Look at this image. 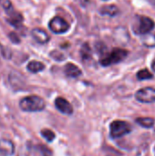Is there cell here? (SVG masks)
Masks as SVG:
<instances>
[{
    "instance_id": "cell-1",
    "label": "cell",
    "mask_w": 155,
    "mask_h": 156,
    "mask_svg": "<svg viewBox=\"0 0 155 156\" xmlns=\"http://www.w3.org/2000/svg\"><path fill=\"white\" fill-rule=\"evenodd\" d=\"M19 107L22 111L26 112H37L43 111L46 107V103L41 97L32 95L23 98L19 102Z\"/></svg>"
},
{
    "instance_id": "cell-2",
    "label": "cell",
    "mask_w": 155,
    "mask_h": 156,
    "mask_svg": "<svg viewBox=\"0 0 155 156\" xmlns=\"http://www.w3.org/2000/svg\"><path fill=\"white\" fill-rule=\"evenodd\" d=\"M129 52L126 49H122L120 48H116L114 49H112V51L108 54L106 57H104L103 58L100 59V64L103 67H108L113 64H117L120 63L121 61L124 60L126 58V57L128 56Z\"/></svg>"
},
{
    "instance_id": "cell-3",
    "label": "cell",
    "mask_w": 155,
    "mask_h": 156,
    "mask_svg": "<svg viewBox=\"0 0 155 156\" xmlns=\"http://www.w3.org/2000/svg\"><path fill=\"white\" fill-rule=\"evenodd\" d=\"M111 136L114 139L121 138L132 132L131 125L124 121H114L110 126Z\"/></svg>"
},
{
    "instance_id": "cell-4",
    "label": "cell",
    "mask_w": 155,
    "mask_h": 156,
    "mask_svg": "<svg viewBox=\"0 0 155 156\" xmlns=\"http://www.w3.org/2000/svg\"><path fill=\"white\" fill-rule=\"evenodd\" d=\"M154 21L145 16H138V27L134 28V32L139 35H145L151 33V31L154 28Z\"/></svg>"
},
{
    "instance_id": "cell-5",
    "label": "cell",
    "mask_w": 155,
    "mask_h": 156,
    "mask_svg": "<svg viewBox=\"0 0 155 156\" xmlns=\"http://www.w3.org/2000/svg\"><path fill=\"white\" fill-rule=\"evenodd\" d=\"M49 29L55 34H63L69 29V24L61 16H54L48 23Z\"/></svg>"
},
{
    "instance_id": "cell-6",
    "label": "cell",
    "mask_w": 155,
    "mask_h": 156,
    "mask_svg": "<svg viewBox=\"0 0 155 156\" xmlns=\"http://www.w3.org/2000/svg\"><path fill=\"white\" fill-rule=\"evenodd\" d=\"M135 98L142 103H153L155 101V89L146 87L135 93Z\"/></svg>"
},
{
    "instance_id": "cell-7",
    "label": "cell",
    "mask_w": 155,
    "mask_h": 156,
    "mask_svg": "<svg viewBox=\"0 0 155 156\" xmlns=\"http://www.w3.org/2000/svg\"><path fill=\"white\" fill-rule=\"evenodd\" d=\"M55 105L56 108L63 114H67V115H71L73 113V107L72 105L64 98L62 97H58L56 99L55 101Z\"/></svg>"
},
{
    "instance_id": "cell-8",
    "label": "cell",
    "mask_w": 155,
    "mask_h": 156,
    "mask_svg": "<svg viewBox=\"0 0 155 156\" xmlns=\"http://www.w3.org/2000/svg\"><path fill=\"white\" fill-rule=\"evenodd\" d=\"M5 12L7 14V22L10 25H12L15 27H18L22 24L24 17L19 12L14 10L13 7L11 9H9L8 11H5Z\"/></svg>"
},
{
    "instance_id": "cell-9",
    "label": "cell",
    "mask_w": 155,
    "mask_h": 156,
    "mask_svg": "<svg viewBox=\"0 0 155 156\" xmlns=\"http://www.w3.org/2000/svg\"><path fill=\"white\" fill-rule=\"evenodd\" d=\"M15 153L14 144L7 139L0 140V154L3 156H11Z\"/></svg>"
},
{
    "instance_id": "cell-10",
    "label": "cell",
    "mask_w": 155,
    "mask_h": 156,
    "mask_svg": "<svg viewBox=\"0 0 155 156\" xmlns=\"http://www.w3.org/2000/svg\"><path fill=\"white\" fill-rule=\"evenodd\" d=\"M32 37L39 44H46L49 41L50 37L48 34L41 28H34L31 31Z\"/></svg>"
},
{
    "instance_id": "cell-11",
    "label": "cell",
    "mask_w": 155,
    "mask_h": 156,
    "mask_svg": "<svg viewBox=\"0 0 155 156\" xmlns=\"http://www.w3.org/2000/svg\"><path fill=\"white\" fill-rule=\"evenodd\" d=\"M64 72L65 74L69 78H78L81 75V69L73 63H68L64 67Z\"/></svg>"
},
{
    "instance_id": "cell-12",
    "label": "cell",
    "mask_w": 155,
    "mask_h": 156,
    "mask_svg": "<svg viewBox=\"0 0 155 156\" xmlns=\"http://www.w3.org/2000/svg\"><path fill=\"white\" fill-rule=\"evenodd\" d=\"M100 12L101 15L104 16H116L120 10L119 8L114 5H103L101 6V8L100 9Z\"/></svg>"
},
{
    "instance_id": "cell-13",
    "label": "cell",
    "mask_w": 155,
    "mask_h": 156,
    "mask_svg": "<svg viewBox=\"0 0 155 156\" xmlns=\"http://www.w3.org/2000/svg\"><path fill=\"white\" fill-rule=\"evenodd\" d=\"M26 69L31 73H37V72H40L45 69V65L42 62H39L37 60H32L27 64Z\"/></svg>"
},
{
    "instance_id": "cell-14",
    "label": "cell",
    "mask_w": 155,
    "mask_h": 156,
    "mask_svg": "<svg viewBox=\"0 0 155 156\" xmlns=\"http://www.w3.org/2000/svg\"><path fill=\"white\" fill-rule=\"evenodd\" d=\"M135 122L142 127L143 128H146V129H149V128H152L153 125H154L155 122L154 119L153 118H137L135 120Z\"/></svg>"
},
{
    "instance_id": "cell-15",
    "label": "cell",
    "mask_w": 155,
    "mask_h": 156,
    "mask_svg": "<svg viewBox=\"0 0 155 156\" xmlns=\"http://www.w3.org/2000/svg\"><path fill=\"white\" fill-rule=\"evenodd\" d=\"M80 56L83 60H88L91 58V49L88 43H84L80 48Z\"/></svg>"
},
{
    "instance_id": "cell-16",
    "label": "cell",
    "mask_w": 155,
    "mask_h": 156,
    "mask_svg": "<svg viewBox=\"0 0 155 156\" xmlns=\"http://www.w3.org/2000/svg\"><path fill=\"white\" fill-rule=\"evenodd\" d=\"M143 43L144 46L148 48H154L155 47V35L153 34H145L143 37Z\"/></svg>"
},
{
    "instance_id": "cell-17",
    "label": "cell",
    "mask_w": 155,
    "mask_h": 156,
    "mask_svg": "<svg viewBox=\"0 0 155 156\" xmlns=\"http://www.w3.org/2000/svg\"><path fill=\"white\" fill-rule=\"evenodd\" d=\"M153 75L147 69H141L138 71L137 73V79L139 80H150V79H153Z\"/></svg>"
},
{
    "instance_id": "cell-18",
    "label": "cell",
    "mask_w": 155,
    "mask_h": 156,
    "mask_svg": "<svg viewBox=\"0 0 155 156\" xmlns=\"http://www.w3.org/2000/svg\"><path fill=\"white\" fill-rule=\"evenodd\" d=\"M41 135L43 138H45L48 142H52L55 139V133L48 129H45L41 131Z\"/></svg>"
},
{
    "instance_id": "cell-19",
    "label": "cell",
    "mask_w": 155,
    "mask_h": 156,
    "mask_svg": "<svg viewBox=\"0 0 155 156\" xmlns=\"http://www.w3.org/2000/svg\"><path fill=\"white\" fill-rule=\"evenodd\" d=\"M49 56H50L53 59H55V60H57V61H63V60L65 59V55H64L63 53L58 51V50H53V51H51V52L49 53Z\"/></svg>"
},
{
    "instance_id": "cell-20",
    "label": "cell",
    "mask_w": 155,
    "mask_h": 156,
    "mask_svg": "<svg viewBox=\"0 0 155 156\" xmlns=\"http://www.w3.org/2000/svg\"><path fill=\"white\" fill-rule=\"evenodd\" d=\"M38 147H39L40 153L42 154L43 156H52V152L48 147H47L45 145H39Z\"/></svg>"
},
{
    "instance_id": "cell-21",
    "label": "cell",
    "mask_w": 155,
    "mask_h": 156,
    "mask_svg": "<svg viewBox=\"0 0 155 156\" xmlns=\"http://www.w3.org/2000/svg\"><path fill=\"white\" fill-rule=\"evenodd\" d=\"M0 5L5 11H8L9 9H11L13 7L10 0H0Z\"/></svg>"
},
{
    "instance_id": "cell-22",
    "label": "cell",
    "mask_w": 155,
    "mask_h": 156,
    "mask_svg": "<svg viewBox=\"0 0 155 156\" xmlns=\"http://www.w3.org/2000/svg\"><path fill=\"white\" fill-rule=\"evenodd\" d=\"M8 37L11 40V42H13L15 44H19L20 43V38L17 36V34H16L15 32H10L9 35H8Z\"/></svg>"
},
{
    "instance_id": "cell-23",
    "label": "cell",
    "mask_w": 155,
    "mask_h": 156,
    "mask_svg": "<svg viewBox=\"0 0 155 156\" xmlns=\"http://www.w3.org/2000/svg\"><path fill=\"white\" fill-rule=\"evenodd\" d=\"M17 156H27V154H26V152L25 150L23 151V149H22V151L18 154V155Z\"/></svg>"
},
{
    "instance_id": "cell-24",
    "label": "cell",
    "mask_w": 155,
    "mask_h": 156,
    "mask_svg": "<svg viewBox=\"0 0 155 156\" xmlns=\"http://www.w3.org/2000/svg\"><path fill=\"white\" fill-rule=\"evenodd\" d=\"M152 69L155 72V60H153V63H152Z\"/></svg>"
},
{
    "instance_id": "cell-25",
    "label": "cell",
    "mask_w": 155,
    "mask_h": 156,
    "mask_svg": "<svg viewBox=\"0 0 155 156\" xmlns=\"http://www.w3.org/2000/svg\"><path fill=\"white\" fill-rule=\"evenodd\" d=\"M0 48H1V44H0Z\"/></svg>"
}]
</instances>
